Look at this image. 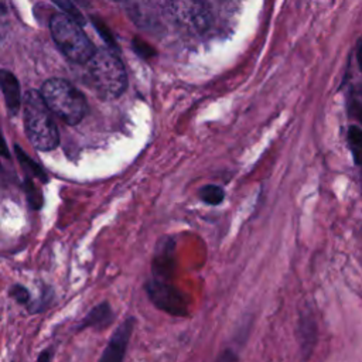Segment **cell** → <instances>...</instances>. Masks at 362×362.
Instances as JSON below:
<instances>
[{"instance_id": "6da1fadb", "label": "cell", "mask_w": 362, "mask_h": 362, "mask_svg": "<svg viewBox=\"0 0 362 362\" xmlns=\"http://www.w3.org/2000/svg\"><path fill=\"white\" fill-rule=\"evenodd\" d=\"M85 64L89 83L100 98L115 99L124 92L127 86L126 71L113 51L95 49Z\"/></svg>"}, {"instance_id": "9a60e30c", "label": "cell", "mask_w": 362, "mask_h": 362, "mask_svg": "<svg viewBox=\"0 0 362 362\" xmlns=\"http://www.w3.org/2000/svg\"><path fill=\"white\" fill-rule=\"evenodd\" d=\"M351 113L362 123V100L361 99H352L349 103Z\"/></svg>"}, {"instance_id": "ffe728a7", "label": "cell", "mask_w": 362, "mask_h": 362, "mask_svg": "<svg viewBox=\"0 0 362 362\" xmlns=\"http://www.w3.org/2000/svg\"><path fill=\"white\" fill-rule=\"evenodd\" d=\"M1 17V16H0ZM0 34H1V18H0Z\"/></svg>"}, {"instance_id": "ba28073f", "label": "cell", "mask_w": 362, "mask_h": 362, "mask_svg": "<svg viewBox=\"0 0 362 362\" xmlns=\"http://www.w3.org/2000/svg\"><path fill=\"white\" fill-rule=\"evenodd\" d=\"M174 242L173 239H163L161 246L157 247V253L154 256V272L157 279L168 280L173 276L174 269Z\"/></svg>"}, {"instance_id": "e0dca14e", "label": "cell", "mask_w": 362, "mask_h": 362, "mask_svg": "<svg viewBox=\"0 0 362 362\" xmlns=\"http://www.w3.org/2000/svg\"><path fill=\"white\" fill-rule=\"evenodd\" d=\"M0 154H1V156H4V157H10V153H8L7 144H6V141H4L3 136H1V133H0Z\"/></svg>"}, {"instance_id": "44dd1931", "label": "cell", "mask_w": 362, "mask_h": 362, "mask_svg": "<svg viewBox=\"0 0 362 362\" xmlns=\"http://www.w3.org/2000/svg\"><path fill=\"white\" fill-rule=\"evenodd\" d=\"M115 1H122V0H115Z\"/></svg>"}, {"instance_id": "30bf717a", "label": "cell", "mask_w": 362, "mask_h": 362, "mask_svg": "<svg viewBox=\"0 0 362 362\" xmlns=\"http://www.w3.org/2000/svg\"><path fill=\"white\" fill-rule=\"evenodd\" d=\"M300 337L303 349H310L313 346L311 342L315 341V324L313 315H305L300 318Z\"/></svg>"}, {"instance_id": "8fae6325", "label": "cell", "mask_w": 362, "mask_h": 362, "mask_svg": "<svg viewBox=\"0 0 362 362\" xmlns=\"http://www.w3.org/2000/svg\"><path fill=\"white\" fill-rule=\"evenodd\" d=\"M198 195L205 204H209V205H218L225 198L223 189L218 185H214V184H208V185L201 187L199 191H198Z\"/></svg>"}, {"instance_id": "5b68a950", "label": "cell", "mask_w": 362, "mask_h": 362, "mask_svg": "<svg viewBox=\"0 0 362 362\" xmlns=\"http://www.w3.org/2000/svg\"><path fill=\"white\" fill-rule=\"evenodd\" d=\"M164 11L174 23L195 33H204L212 23V13L202 0H168Z\"/></svg>"}, {"instance_id": "52a82bcc", "label": "cell", "mask_w": 362, "mask_h": 362, "mask_svg": "<svg viewBox=\"0 0 362 362\" xmlns=\"http://www.w3.org/2000/svg\"><path fill=\"white\" fill-rule=\"evenodd\" d=\"M0 88L4 95L6 106L10 115H16L21 106V92L17 78L6 69H0Z\"/></svg>"}, {"instance_id": "3957f363", "label": "cell", "mask_w": 362, "mask_h": 362, "mask_svg": "<svg viewBox=\"0 0 362 362\" xmlns=\"http://www.w3.org/2000/svg\"><path fill=\"white\" fill-rule=\"evenodd\" d=\"M40 93L49 110L68 124L79 123L88 110L85 96L64 79H48Z\"/></svg>"}, {"instance_id": "277c9868", "label": "cell", "mask_w": 362, "mask_h": 362, "mask_svg": "<svg viewBox=\"0 0 362 362\" xmlns=\"http://www.w3.org/2000/svg\"><path fill=\"white\" fill-rule=\"evenodd\" d=\"M49 30L57 47L71 61L85 64L95 52L92 41L81 25L66 14H54Z\"/></svg>"}, {"instance_id": "ac0fdd59", "label": "cell", "mask_w": 362, "mask_h": 362, "mask_svg": "<svg viewBox=\"0 0 362 362\" xmlns=\"http://www.w3.org/2000/svg\"><path fill=\"white\" fill-rule=\"evenodd\" d=\"M358 62H359V68L362 71V47L359 48V52H358Z\"/></svg>"}, {"instance_id": "4fadbf2b", "label": "cell", "mask_w": 362, "mask_h": 362, "mask_svg": "<svg viewBox=\"0 0 362 362\" xmlns=\"http://www.w3.org/2000/svg\"><path fill=\"white\" fill-rule=\"evenodd\" d=\"M54 3H57L68 17H71L72 20H75L78 24H83L85 23V18L82 17L81 11L75 7V4L71 1V0H52Z\"/></svg>"}, {"instance_id": "8992f818", "label": "cell", "mask_w": 362, "mask_h": 362, "mask_svg": "<svg viewBox=\"0 0 362 362\" xmlns=\"http://www.w3.org/2000/svg\"><path fill=\"white\" fill-rule=\"evenodd\" d=\"M151 301L163 311L173 315H185L188 313L184 294L165 279H153L147 284Z\"/></svg>"}, {"instance_id": "9c48e42d", "label": "cell", "mask_w": 362, "mask_h": 362, "mask_svg": "<svg viewBox=\"0 0 362 362\" xmlns=\"http://www.w3.org/2000/svg\"><path fill=\"white\" fill-rule=\"evenodd\" d=\"M130 332H132V320H127L123 325H120V328L112 337V341H110L105 355L102 356V359L103 361H120L123 358Z\"/></svg>"}, {"instance_id": "7a4b0ae2", "label": "cell", "mask_w": 362, "mask_h": 362, "mask_svg": "<svg viewBox=\"0 0 362 362\" xmlns=\"http://www.w3.org/2000/svg\"><path fill=\"white\" fill-rule=\"evenodd\" d=\"M24 126L30 143L41 150L49 151L58 146V129L52 112L37 90H27L23 98Z\"/></svg>"}, {"instance_id": "7c38bea8", "label": "cell", "mask_w": 362, "mask_h": 362, "mask_svg": "<svg viewBox=\"0 0 362 362\" xmlns=\"http://www.w3.org/2000/svg\"><path fill=\"white\" fill-rule=\"evenodd\" d=\"M348 143L354 154L355 163L362 164V129L358 126H351L348 129Z\"/></svg>"}, {"instance_id": "2e32d148", "label": "cell", "mask_w": 362, "mask_h": 362, "mask_svg": "<svg viewBox=\"0 0 362 362\" xmlns=\"http://www.w3.org/2000/svg\"><path fill=\"white\" fill-rule=\"evenodd\" d=\"M11 296L16 297L20 303H25L28 300V291L21 286H14L11 290Z\"/></svg>"}, {"instance_id": "d6986e66", "label": "cell", "mask_w": 362, "mask_h": 362, "mask_svg": "<svg viewBox=\"0 0 362 362\" xmlns=\"http://www.w3.org/2000/svg\"><path fill=\"white\" fill-rule=\"evenodd\" d=\"M219 359H238L235 355H232V354H229V355H222Z\"/></svg>"}, {"instance_id": "5bb4252c", "label": "cell", "mask_w": 362, "mask_h": 362, "mask_svg": "<svg viewBox=\"0 0 362 362\" xmlns=\"http://www.w3.org/2000/svg\"><path fill=\"white\" fill-rule=\"evenodd\" d=\"M16 153H17V156H18V158H20V161H21V164H24V165H28L30 167V171H33L34 173V177H38L40 180H42V181H45L47 180V177H45V174L41 171V168L24 153V151H21L20 150V147L18 146H16Z\"/></svg>"}]
</instances>
